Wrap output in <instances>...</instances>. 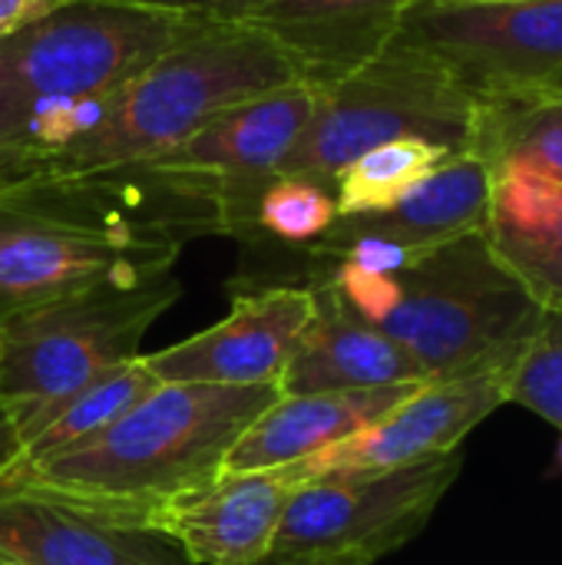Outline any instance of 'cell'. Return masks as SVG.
<instances>
[{"label":"cell","instance_id":"obj_15","mask_svg":"<svg viewBox=\"0 0 562 565\" xmlns=\"http://www.w3.org/2000/svg\"><path fill=\"white\" fill-rule=\"evenodd\" d=\"M311 318L301 328L288 367L278 381L282 394L371 391L424 381L421 367L384 331L354 315L328 278H315Z\"/></svg>","mask_w":562,"mask_h":565},{"label":"cell","instance_id":"obj_14","mask_svg":"<svg viewBox=\"0 0 562 565\" xmlns=\"http://www.w3.org/2000/svg\"><path fill=\"white\" fill-rule=\"evenodd\" d=\"M0 559L13 565H192L159 533L0 487Z\"/></svg>","mask_w":562,"mask_h":565},{"label":"cell","instance_id":"obj_3","mask_svg":"<svg viewBox=\"0 0 562 565\" xmlns=\"http://www.w3.org/2000/svg\"><path fill=\"white\" fill-rule=\"evenodd\" d=\"M301 79L298 60L268 30L242 20H202L116 89L83 136L0 185L76 179L159 159L215 113Z\"/></svg>","mask_w":562,"mask_h":565},{"label":"cell","instance_id":"obj_19","mask_svg":"<svg viewBox=\"0 0 562 565\" xmlns=\"http://www.w3.org/2000/svg\"><path fill=\"white\" fill-rule=\"evenodd\" d=\"M490 209V169L474 156H450L397 205L371 215H338L325 235H368L431 255L467 235H480ZM321 235V238H325Z\"/></svg>","mask_w":562,"mask_h":565},{"label":"cell","instance_id":"obj_28","mask_svg":"<svg viewBox=\"0 0 562 565\" xmlns=\"http://www.w3.org/2000/svg\"><path fill=\"white\" fill-rule=\"evenodd\" d=\"M258 565H364L351 563V559H328V556H268Z\"/></svg>","mask_w":562,"mask_h":565},{"label":"cell","instance_id":"obj_18","mask_svg":"<svg viewBox=\"0 0 562 565\" xmlns=\"http://www.w3.org/2000/svg\"><path fill=\"white\" fill-rule=\"evenodd\" d=\"M484 242L540 308H562V185L527 169L490 172Z\"/></svg>","mask_w":562,"mask_h":565},{"label":"cell","instance_id":"obj_6","mask_svg":"<svg viewBox=\"0 0 562 565\" xmlns=\"http://www.w3.org/2000/svg\"><path fill=\"white\" fill-rule=\"evenodd\" d=\"M179 291L172 275H159L136 285H103L3 318L0 404L13 414L23 447L70 394L136 358L146 331L176 305Z\"/></svg>","mask_w":562,"mask_h":565},{"label":"cell","instance_id":"obj_30","mask_svg":"<svg viewBox=\"0 0 562 565\" xmlns=\"http://www.w3.org/2000/svg\"><path fill=\"white\" fill-rule=\"evenodd\" d=\"M556 470L562 473V440H560V447H556Z\"/></svg>","mask_w":562,"mask_h":565},{"label":"cell","instance_id":"obj_16","mask_svg":"<svg viewBox=\"0 0 562 565\" xmlns=\"http://www.w3.org/2000/svg\"><path fill=\"white\" fill-rule=\"evenodd\" d=\"M424 0H268L242 23L268 30L301 66L305 83L328 86L371 63Z\"/></svg>","mask_w":562,"mask_h":565},{"label":"cell","instance_id":"obj_1","mask_svg":"<svg viewBox=\"0 0 562 565\" xmlns=\"http://www.w3.org/2000/svg\"><path fill=\"white\" fill-rule=\"evenodd\" d=\"M278 397L275 384H159L89 444L43 463H17L0 487L142 530L152 510L219 477L235 440Z\"/></svg>","mask_w":562,"mask_h":565},{"label":"cell","instance_id":"obj_12","mask_svg":"<svg viewBox=\"0 0 562 565\" xmlns=\"http://www.w3.org/2000/svg\"><path fill=\"white\" fill-rule=\"evenodd\" d=\"M308 483L301 463L205 480L149 513V533L176 543L192 565H258L272 556L291 493Z\"/></svg>","mask_w":562,"mask_h":565},{"label":"cell","instance_id":"obj_8","mask_svg":"<svg viewBox=\"0 0 562 565\" xmlns=\"http://www.w3.org/2000/svg\"><path fill=\"white\" fill-rule=\"evenodd\" d=\"M460 470V454H447L401 470L308 480L285 507L272 556H328L374 565L407 546L431 523Z\"/></svg>","mask_w":562,"mask_h":565},{"label":"cell","instance_id":"obj_24","mask_svg":"<svg viewBox=\"0 0 562 565\" xmlns=\"http://www.w3.org/2000/svg\"><path fill=\"white\" fill-rule=\"evenodd\" d=\"M507 404L562 430V308H543L533 338L507 374Z\"/></svg>","mask_w":562,"mask_h":565},{"label":"cell","instance_id":"obj_4","mask_svg":"<svg viewBox=\"0 0 562 565\" xmlns=\"http://www.w3.org/2000/svg\"><path fill=\"white\" fill-rule=\"evenodd\" d=\"M321 278L354 315L401 344L424 381L510 371L543 315L484 235L450 242L394 275L331 262Z\"/></svg>","mask_w":562,"mask_h":565},{"label":"cell","instance_id":"obj_27","mask_svg":"<svg viewBox=\"0 0 562 565\" xmlns=\"http://www.w3.org/2000/svg\"><path fill=\"white\" fill-rule=\"evenodd\" d=\"M23 460V437L17 430L13 414L0 404V480Z\"/></svg>","mask_w":562,"mask_h":565},{"label":"cell","instance_id":"obj_26","mask_svg":"<svg viewBox=\"0 0 562 565\" xmlns=\"http://www.w3.org/2000/svg\"><path fill=\"white\" fill-rule=\"evenodd\" d=\"M70 0H0V40L60 10Z\"/></svg>","mask_w":562,"mask_h":565},{"label":"cell","instance_id":"obj_29","mask_svg":"<svg viewBox=\"0 0 562 565\" xmlns=\"http://www.w3.org/2000/svg\"><path fill=\"white\" fill-rule=\"evenodd\" d=\"M437 3H520V0H437Z\"/></svg>","mask_w":562,"mask_h":565},{"label":"cell","instance_id":"obj_11","mask_svg":"<svg viewBox=\"0 0 562 565\" xmlns=\"http://www.w3.org/2000/svg\"><path fill=\"white\" fill-rule=\"evenodd\" d=\"M507 374L510 371H487L421 384L381 420L315 454L311 460H301L305 480L331 473L401 470L457 454L467 434L507 404Z\"/></svg>","mask_w":562,"mask_h":565},{"label":"cell","instance_id":"obj_25","mask_svg":"<svg viewBox=\"0 0 562 565\" xmlns=\"http://www.w3.org/2000/svg\"><path fill=\"white\" fill-rule=\"evenodd\" d=\"M126 3L169 10V13H182L195 20H245L268 0H126Z\"/></svg>","mask_w":562,"mask_h":565},{"label":"cell","instance_id":"obj_31","mask_svg":"<svg viewBox=\"0 0 562 565\" xmlns=\"http://www.w3.org/2000/svg\"><path fill=\"white\" fill-rule=\"evenodd\" d=\"M0 565H13V563H7V559H0Z\"/></svg>","mask_w":562,"mask_h":565},{"label":"cell","instance_id":"obj_17","mask_svg":"<svg viewBox=\"0 0 562 565\" xmlns=\"http://www.w3.org/2000/svg\"><path fill=\"white\" fill-rule=\"evenodd\" d=\"M421 384H391L371 391H325V394H282L268 404L235 440L225 457L229 473L242 470H275L288 463L311 460L315 454L354 437L368 424L381 420L401 401H407Z\"/></svg>","mask_w":562,"mask_h":565},{"label":"cell","instance_id":"obj_21","mask_svg":"<svg viewBox=\"0 0 562 565\" xmlns=\"http://www.w3.org/2000/svg\"><path fill=\"white\" fill-rule=\"evenodd\" d=\"M162 381L146 367V358L136 354L103 374H96L89 384H83L76 394H70L46 427L23 447L20 463H43L50 457L70 454L103 430H109L123 414H129L146 394H152Z\"/></svg>","mask_w":562,"mask_h":565},{"label":"cell","instance_id":"obj_10","mask_svg":"<svg viewBox=\"0 0 562 565\" xmlns=\"http://www.w3.org/2000/svg\"><path fill=\"white\" fill-rule=\"evenodd\" d=\"M315 103L318 86L305 79L252 96L215 113L185 142L149 159V166L215 192L232 215V235L255 238V202L308 129Z\"/></svg>","mask_w":562,"mask_h":565},{"label":"cell","instance_id":"obj_7","mask_svg":"<svg viewBox=\"0 0 562 565\" xmlns=\"http://www.w3.org/2000/svg\"><path fill=\"white\" fill-rule=\"evenodd\" d=\"M179 248L0 192V321L103 285L169 275Z\"/></svg>","mask_w":562,"mask_h":565},{"label":"cell","instance_id":"obj_9","mask_svg":"<svg viewBox=\"0 0 562 565\" xmlns=\"http://www.w3.org/2000/svg\"><path fill=\"white\" fill-rule=\"evenodd\" d=\"M394 40L434 56L477 99L562 93V0H424Z\"/></svg>","mask_w":562,"mask_h":565},{"label":"cell","instance_id":"obj_2","mask_svg":"<svg viewBox=\"0 0 562 565\" xmlns=\"http://www.w3.org/2000/svg\"><path fill=\"white\" fill-rule=\"evenodd\" d=\"M202 20L126 0H70L0 40V182L83 136L106 99Z\"/></svg>","mask_w":562,"mask_h":565},{"label":"cell","instance_id":"obj_23","mask_svg":"<svg viewBox=\"0 0 562 565\" xmlns=\"http://www.w3.org/2000/svg\"><path fill=\"white\" fill-rule=\"evenodd\" d=\"M335 222H338L335 192L295 175H275L262 189L252 215L255 235L285 245H305V248L315 245Z\"/></svg>","mask_w":562,"mask_h":565},{"label":"cell","instance_id":"obj_13","mask_svg":"<svg viewBox=\"0 0 562 565\" xmlns=\"http://www.w3.org/2000/svg\"><path fill=\"white\" fill-rule=\"evenodd\" d=\"M308 318V288H265L235 298L219 324L142 358L162 384L278 387Z\"/></svg>","mask_w":562,"mask_h":565},{"label":"cell","instance_id":"obj_20","mask_svg":"<svg viewBox=\"0 0 562 565\" xmlns=\"http://www.w3.org/2000/svg\"><path fill=\"white\" fill-rule=\"evenodd\" d=\"M467 156L490 172L527 169L562 185V93L480 99Z\"/></svg>","mask_w":562,"mask_h":565},{"label":"cell","instance_id":"obj_5","mask_svg":"<svg viewBox=\"0 0 562 565\" xmlns=\"http://www.w3.org/2000/svg\"><path fill=\"white\" fill-rule=\"evenodd\" d=\"M477 116L480 99L447 66L391 40L371 63L318 86L308 129L278 175L308 179L335 192V179L348 162L391 139H424L467 156Z\"/></svg>","mask_w":562,"mask_h":565},{"label":"cell","instance_id":"obj_22","mask_svg":"<svg viewBox=\"0 0 562 565\" xmlns=\"http://www.w3.org/2000/svg\"><path fill=\"white\" fill-rule=\"evenodd\" d=\"M450 156L457 152L424 139H391L361 152L335 179L338 215H371L397 205Z\"/></svg>","mask_w":562,"mask_h":565}]
</instances>
